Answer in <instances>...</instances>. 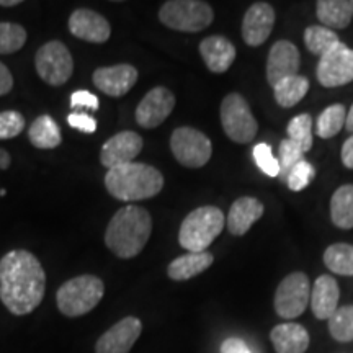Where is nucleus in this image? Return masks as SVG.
I'll list each match as a JSON object with an SVG mask.
<instances>
[{"mask_svg":"<svg viewBox=\"0 0 353 353\" xmlns=\"http://www.w3.org/2000/svg\"><path fill=\"white\" fill-rule=\"evenodd\" d=\"M46 273L28 250H12L0 260V299L12 314L33 312L44 298Z\"/></svg>","mask_w":353,"mask_h":353,"instance_id":"obj_1","label":"nucleus"},{"mask_svg":"<svg viewBox=\"0 0 353 353\" xmlns=\"http://www.w3.org/2000/svg\"><path fill=\"white\" fill-rule=\"evenodd\" d=\"M152 232V218L138 205L123 206L110 219L105 231V245L118 259H134L143 252Z\"/></svg>","mask_w":353,"mask_h":353,"instance_id":"obj_2","label":"nucleus"},{"mask_svg":"<svg viewBox=\"0 0 353 353\" xmlns=\"http://www.w3.org/2000/svg\"><path fill=\"white\" fill-rule=\"evenodd\" d=\"M105 187L117 200L141 201L161 193L164 188V175L149 164L130 162L110 169L105 175Z\"/></svg>","mask_w":353,"mask_h":353,"instance_id":"obj_3","label":"nucleus"},{"mask_svg":"<svg viewBox=\"0 0 353 353\" xmlns=\"http://www.w3.org/2000/svg\"><path fill=\"white\" fill-rule=\"evenodd\" d=\"M226 218L218 206H200L182 221L179 244L188 252H206L216 237L223 232Z\"/></svg>","mask_w":353,"mask_h":353,"instance_id":"obj_4","label":"nucleus"},{"mask_svg":"<svg viewBox=\"0 0 353 353\" xmlns=\"http://www.w3.org/2000/svg\"><path fill=\"white\" fill-rule=\"evenodd\" d=\"M105 283L95 275H81L64 281L56 293L57 309L68 317L85 316L103 299Z\"/></svg>","mask_w":353,"mask_h":353,"instance_id":"obj_5","label":"nucleus"},{"mask_svg":"<svg viewBox=\"0 0 353 353\" xmlns=\"http://www.w3.org/2000/svg\"><path fill=\"white\" fill-rule=\"evenodd\" d=\"M161 23L183 33H198L213 23L214 12L201 0H170L159 10Z\"/></svg>","mask_w":353,"mask_h":353,"instance_id":"obj_6","label":"nucleus"},{"mask_svg":"<svg viewBox=\"0 0 353 353\" xmlns=\"http://www.w3.org/2000/svg\"><path fill=\"white\" fill-rule=\"evenodd\" d=\"M221 125L228 138L237 144L250 143L259 131V123L250 112L249 103L241 94H229L221 101Z\"/></svg>","mask_w":353,"mask_h":353,"instance_id":"obj_7","label":"nucleus"},{"mask_svg":"<svg viewBox=\"0 0 353 353\" xmlns=\"http://www.w3.org/2000/svg\"><path fill=\"white\" fill-rule=\"evenodd\" d=\"M170 149L179 164L188 169H200L210 162L213 144L205 132L195 128H176L170 136Z\"/></svg>","mask_w":353,"mask_h":353,"instance_id":"obj_8","label":"nucleus"},{"mask_svg":"<svg viewBox=\"0 0 353 353\" xmlns=\"http://www.w3.org/2000/svg\"><path fill=\"white\" fill-rule=\"evenodd\" d=\"M38 76L52 87L64 85L74 74V59L64 43L50 41L39 48L34 56Z\"/></svg>","mask_w":353,"mask_h":353,"instance_id":"obj_9","label":"nucleus"},{"mask_svg":"<svg viewBox=\"0 0 353 353\" xmlns=\"http://www.w3.org/2000/svg\"><path fill=\"white\" fill-rule=\"evenodd\" d=\"M311 301V281L306 273L293 272L278 285L273 306L283 319H296L306 311Z\"/></svg>","mask_w":353,"mask_h":353,"instance_id":"obj_10","label":"nucleus"},{"mask_svg":"<svg viewBox=\"0 0 353 353\" xmlns=\"http://www.w3.org/2000/svg\"><path fill=\"white\" fill-rule=\"evenodd\" d=\"M317 81L324 87H342L353 82V50L339 43L317 64Z\"/></svg>","mask_w":353,"mask_h":353,"instance_id":"obj_11","label":"nucleus"},{"mask_svg":"<svg viewBox=\"0 0 353 353\" xmlns=\"http://www.w3.org/2000/svg\"><path fill=\"white\" fill-rule=\"evenodd\" d=\"M175 107V95L165 87H154L149 90L136 108V123L145 130L161 126Z\"/></svg>","mask_w":353,"mask_h":353,"instance_id":"obj_12","label":"nucleus"},{"mask_svg":"<svg viewBox=\"0 0 353 353\" xmlns=\"http://www.w3.org/2000/svg\"><path fill=\"white\" fill-rule=\"evenodd\" d=\"M141 334L143 322L138 317L128 316L100 335L95 343V353H130Z\"/></svg>","mask_w":353,"mask_h":353,"instance_id":"obj_13","label":"nucleus"},{"mask_svg":"<svg viewBox=\"0 0 353 353\" xmlns=\"http://www.w3.org/2000/svg\"><path fill=\"white\" fill-rule=\"evenodd\" d=\"M144 141L138 132L121 131L110 138L100 149V162L107 169L130 164L143 151Z\"/></svg>","mask_w":353,"mask_h":353,"instance_id":"obj_14","label":"nucleus"},{"mask_svg":"<svg viewBox=\"0 0 353 353\" xmlns=\"http://www.w3.org/2000/svg\"><path fill=\"white\" fill-rule=\"evenodd\" d=\"M69 32L82 41L103 44L112 37L108 20L90 8H77L69 17Z\"/></svg>","mask_w":353,"mask_h":353,"instance_id":"obj_15","label":"nucleus"},{"mask_svg":"<svg viewBox=\"0 0 353 353\" xmlns=\"http://www.w3.org/2000/svg\"><path fill=\"white\" fill-rule=\"evenodd\" d=\"M138 77L139 72L134 65L117 64L112 65V68L95 69L92 81H94V85L100 92H103L105 95L120 99V97L126 95L134 87V83L138 82Z\"/></svg>","mask_w":353,"mask_h":353,"instance_id":"obj_16","label":"nucleus"},{"mask_svg":"<svg viewBox=\"0 0 353 353\" xmlns=\"http://www.w3.org/2000/svg\"><path fill=\"white\" fill-rule=\"evenodd\" d=\"M273 25H275V10L270 3H254L242 20V39L252 48L262 46L272 34Z\"/></svg>","mask_w":353,"mask_h":353,"instance_id":"obj_17","label":"nucleus"},{"mask_svg":"<svg viewBox=\"0 0 353 353\" xmlns=\"http://www.w3.org/2000/svg\"><path fill=\"white\" fill-rule=\"evenodd\" d=\"M299 51L291 41L281 39L272 46L267 59V81L272 87L286 77L298 76Z\"/></svg>","mask_w":353,"mask_h":353,"instance_id":"obj_18","label":"nucleus"},{"mask_svg":"<svg viewBox=\"0 0 353 353\" xmlns=\"http://www.w3.org/2000/svg\"><path fill=\"white\" fill-rule=\"evenodd\" d=\"M200 54L211 72L223 74L234 64L237 52L236 46L228 38L214 34L200 43Z\"/></svg>","mask_w":353,"mask_h":353,"instance_id":"obj_19","label":"nucleus"},{"mask_svg":"<svg viewBox=\"0 0 353 353\" xmlns=\"http://www.w3.org/2000/svg\"><path fill=\"white\" fill-rule=\"evenodd\" d=\"M263 203L252 196H242L232 203L231 210L228 214V231L232 236H244L254 223L263 216Z\"/></svg>","mask_w":353,"mask_h":353,"instance_id":"obj_20","label":"nucleus"},{"mask_svg":"<svg viewBox=\"0 0 353 353\" xmlns=\"http://www.w3.org/2000/svg\"><path fill=\"white\" fill-rule=\"evenodd\" d=\"M339 291L337 281L329 275H321L314 281V288L311 290V309L314 316L321 321H329L339 307Z\"/></svg>","mask_w":353,"mask_h":353,"instance_id":"obj_21","label":"nucleus"},{"mask_svg":"<svg viewBox=\"0 0 353 353\" xmlns=\"http://www.w3.org/2000/svg\"><path fill=\"white\" fill-rule=\"evenodd\" d=\"M270 341L276 353H304L309 347V334L303 325L286 322L272 329Z\"/></svg>","mask_w":353,"mask_h":353,"instance_id":"obj_22","label":"nucleus"},{"mask_svg":"<svg viewBox=\"0 0 353 353\" xmlns=\"http://www.w3.org/2000/svg\"><path fill=\"white\" fill-rule=\"evenodd\" d=\"M213 262L214 257L210 252H188L170 262L167 275L174 281H187L208 270Z\"/></svg>","mask_w":353,"mask_h":353,"instance_id":"obj_23","label":"nucleus"},{"mask_svg":"<svg viewBox=\"0 0 353 353\" xmlns=\"http://www.w3.org/2000/svg\"><path fill=\"white\" fill-rule=\"evenodd\" d=\"M316 13L325 28L343 30L352 21L353 2L350 0H319L316 3Z\"/></svg>","mask_w":353,"mask_h":353,"instance_id":"obj_24","label":"nucleus"},{"mask_svg":"<svg viewBox=\"0 0 353 353\" xmlns=\"http://www.w3.org/2000/svg\"><path fill=\"white\" fill-rule=\"evenodd\" d=\"M28 139L37 149H54L63 143V134L50 114H41L30 126Z\"/></svg>","mask_w":353,"mask_h":353,"instance_id":"obj_25","label":"nucleus"},{"mask_svg":"<svg viewBox=\"0 0 353 353\" xmlns=\"http://www.w3.org/2000/svg\"><path fill=\"white\" fill-rule=\"evenodd\" d=\"M330 218L341 229H353V185L335 190L330 200Z\"/></svg>","mask_w":353,"mask_h":353,"instance_id":"obj_26","label":"nucleus"},{"mask_svg":"<svg viewBox=\"0 0 353 353\" xmlns=\"http://www.w3.org/2000/svg\"><path fill=\"white\" fill-rule=\"evenodd\" d=\"M307 90L309 81L304 76H299V74L293 77H286L273 87L276 103L283 108H291L298 105L306 97Z\"/></svg>","mask_w":353,"mask_h":353,"instance_id":"obj_27","label":"nucleus"},{"mask_svg":"<svg viewBox=\"0 0 353 353\" xmlns=\"http://www.w3.org/2000/svg\"><path fill=\"white\" fill-rule=\"evenodd\" d=\"M324 263L335 275L353 276V245L332 244L325 249Z\"/></svg>","mask_w":353,"mask_h":353,"instance_id":"obj_28","label":"nucleus"},{"mask_svg":"<svg viewBox=\"0 0 353 353\" xmlns=\"http://www.w3.org/2000/svg\"><path fill=\"white\" fill-rule=\"evenodd\" d=\"M347 121V110L342 103L330 105L319 114L316 123V134L322 139L334 138L335 134L342 131V128H345Z\"/></svg>","mask_w":353,"mask_h":353,"instance_id":"obj_29","label":"nucleus"},{"mask_svg":"<svg viewBox=\"0 0 353 353\" xmlns=\"http://www.w3.org/2000/svg\"><path fill=\"white\" fill-rule=\"evenodd\" d=\"M304 43H306L307 50L312 54L322 57L324 54L332 50L334 46H337L341 43L337 33H334L332 30L325 28V26H309L304 32Z\"/></svg>","mask_w":353,"mask_h":353,"instance_id":"obj_30","label":"nucleus"},{"mask_svg":"<svg viewBox=\"0 0 353 353\" xmlns=\"http://www.w3.org/2000/svg\"><path fill=\"white\" fill-rule=\"evenodd\" d=\"M329 332L337 342H353V306L337 307L329 319Z\"/></svg>","mask_w":353,"mask_h":353,"instance_id":"obj_31","label":"nucleus"},{"mask_svg":"<svg viewBox=\"0 0 353 353\" xmlns=\"http://www.w3.org/2000/svg\"><path fill=\"white\" fill-rule=\"evenodd\" d=\"M26 34L25 28L19 23L0 21V54H12L25 46Z\"/></svg>","mask_w":353,"mask_h":353,"instance_id":"obj_32","label":"nucleus"},{"mask_svg":"<svg viewBox=\"0 0 353 353\" xmlns=\"http://www.w3.org/2000/svg\"><path fill=\"white\" fill-rule=\"evenodd\" d=\"M288 136L291 141H294L303 152H307L312 148V118L311 114L303 113L294 117L293 120L288 123Z\"/></svg>","mask_w":353,"mask_h":353,"instance_id":"obj_33","label":"nucleus"},{"mask_svg":"<svg viewBox=\"0 0 353 353\" xmlns=\"http://www.w3.org/2000/svg\"><path fill=\"white\" fill-rule=\"evenodd\" d=\"M278 152H280V161H278V164H280V174H283L285 176L288 175V172L293 169L298 162L303 161L304 154L303 149L290 138L281 141Z\"/></svg>","mask_w":353,"mask_h":353,"instance_id":"obj_34","label":"nucleus"},{"mask_svg":"<svg viewBox=\"0 0 353 353\" xmlns=\"http://www.w3.org/2000/svg\"><path fill=\"white\" fill-rule=\"evenodd\" d=\"M25 130V117L15 110L0 113V139H13Z\"/></svg>","mask_w":353,"mask_h":353,"instance_id":"obj_35","label":"nucleus"},{"mask_svg":"<svg viewBox=\"0 0 353 353\" xmlns=\"http://www.w3.org/2000/svg\"><path fill=\"white\" fill-rule=\"evenodd\" d=\"M314 167L306 161H301L288 172L286 182H288L290 190H293V192H301L303 188H306L307 185L311 183V180L314 179Z\"/></svg>","mask_w":353,"mask_h":353,"instance_id":"obj_36","label":"nucleus"},{"mask_svg":"<svg viewBox=\"0 0 353 353\" xmlns=\"http://www.w3.org/2000/svg\"><path fill=\"white\" fill-rule=\"evenodd\" d=\"M254 159L255 164L265 175L268 176H278L280 175V164L272 154V148L268 144L260 143L254 148Z\"/></svg>","mask_w":353,"mask_h":353,"instance_id":"obj_37","label":"nucleus"},{"mask_svg":"<svg viewBox=\"0 0 353 353\" xmlns=\"http://www.w3.org/2000/svg\"><path fill=\"white\" fill-rule=\"evenodd\" d=\"M70 107L72 110H90V112H97L100 108L99 97L90 94L88 90H77L70 95Z\"/></svg>","mask_w":353,"mask_h":353,"instance_id":"obj_38","label":"nucleus"},{"mask_svg":"<svg viewBox=\"0 0 353 353\" xmlns=\"http://www.w3.org/2000/svg\"><path fill=\"white\" fill-rule=\"evenodd\" d=\"M68 123L70 128L79 130L81 132H85V134H92V132L97 131V120L87 113H82V112L70 113L68 117Z\"/></svg>","mask_w":353,"mask_h":353,"instance_id":"obj_39","label":"nucleus"},{"mask_svg":"<svg viewBox=\"0 0 353 353\" xmlns=\"http://www.w3.org/2000/svg\"><path fill=\"white\" fill-rule=\"evenodd\" d=\"M219 353H252L249 345L239 337H229L221 343Z\"/></svg>","mask_w":353,"mask_h":353,"instance_id":"obj_40","label":"nucleus"},{"mask_svg":"<svg viewBox=\"0 0 353 353\" xmlns=\"http://www.w3.org/2000/svg\"><path fill=\"white\" fill-rule=\"evenodd\" d=\"M13 88V76L3 63H0V97L10 94Z\"/></svg>","mask_w":353,"mask_h":353,"instance_id":"obj_41","label":"nucleus"},{"mask_svg":"<svg viewBox=\"0 0 353 353\" xmlns=\"http://www.w3.org/2000/svg\"><path fill=\"white\" fill-rule=\"evenodd\" d=\"M342 162L347 169H353V136L348 138L342 145Z\"/></svg>","mask_w":353,"mask_h":353,"instance_id":"obj_42","label":"nucleus"},{"mask_svg":"<svg viewBox=\"0 0 353 353\" xmlns=\"http://www.w3.org/2000/svg\"><path fill=\"white\" fill-rule=\"evenodd\" d=\"M12 164V157L6 149H0V170H7Z\"/></svg>","mask_w":353,"mask_h":353,"instance_id":"obj_43","label":"nucleus"},{"mask_svg":"<svg viewBox=\"0 0 353 353\" xmlns=\"http://www.w3.org/2000/svg\"><path fill=\"white\" fill-rule=\"evenodd\" d=\"M345 128H347V131H348V132H353V105H352V108L348 110V112H347Z\"/></svg>","mask_w":353,"mask_h":353,"instance_id":"obj_44","label":"nucleus"},{"mask_svg":"<svg viewBox=\"0 0 353 353\" xmlns=\"http://www.w3.org/2000/svg\"><path fill=\"white\" fill-rule=\"evenodd\" d=\"M20 3V0H0V7H15Z\"/></svg>","mask_w":353,"mask_h":353,"instance_id":"obj_45","label":"nucleus"}]
</instances>
